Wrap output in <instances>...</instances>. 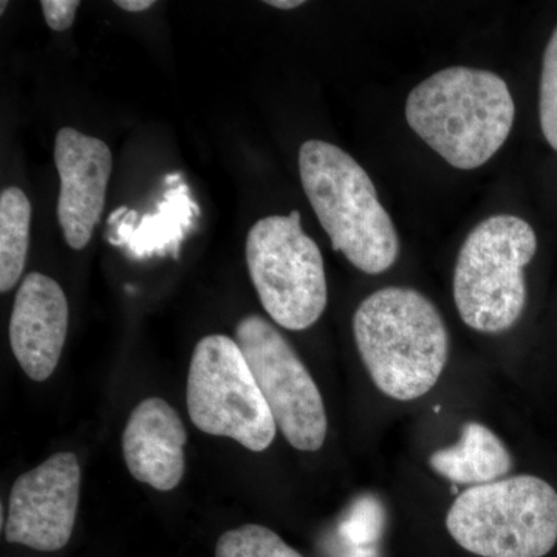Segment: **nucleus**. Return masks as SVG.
I'll use <instances>...</instances> for the list:
<instances>
[{"label":"nucleus","instance_id":"16","mask_svg":"<svg viewBox=\"0 0 557 557\" xmlns=\"http://www.w3.org/2000/svg\"><path fill=\"white\" fill-rule=\"evenodd\" d=\"M215 557H304L273 530L244 525L226 531L215 545Z\"/></svg>","mask_w":557,"mask_h":557},{"label":"nucleus","instance_id":"5","mask_svg":"<svg viewBox=\"0 0 557 557\" xmlns=\"http://www.w3.org/2000/svg\"><path fill=\"white\" fill-rule=\"evenodd\" d=\"M446 528L475 556L544 557L557 544V493L534 475L472 486L449 508Z\"/></svg>","mask_w":557,"mask_h":557},{"label":"nucleus","instance_id":"7","mask_svg":"<svg viewBox=\"0 0 557 557\" xmlns=\"http://www.w3.org/2000/svg\"><path fill=\"white\" fill-rule=\"evenodd\" d=\"M186 401L190 421L205 434L233 438L252 453L276 438L273 413L239 344L228 336H205L194 348Z\"/></svg>","mask_w":557,"mask_h":557},{"label":"nucleus","instance_id":"6","mask_svg":"<svg viewBox=\"0 0 557 557\" xmlns=\"http://www.w3.org/2000/svg\"><path fill=\"white\" fill-rule=\"evenodd\" d=\"M245 255L260 302L277 325L300 332L317 324L327 307V277L299 211L260 219L249 230Z\"/></svg>","mask_w":557,"mask_h":557},{"label":"nucleus","instance_id":"13","mask_svg":"<svg viewBox=\"0 0 557 557\" xmlns=\"http://www.w3.org/2000/svg\"><path fill=\"white\" fill-rule=\"evenodd\" d=\"M429 467L456 485L482 486L497 482L511 471V454L500 438L478 421L461 429V437L449 448L435 450Z\"/></svg>","mask_w":557,"mask_h":557},{"label":"nucleus","instance_id":"22","mask_svg":"<svg viewBox=\"0 0 557 557\" xmlns=\"http://www.w3.org/2000/svg\"><path fill=\"white\" fill-rule=\"evenodd\" d=\"M182 178V172H174V174H170L164 177V183H166L168 186H175V188H177V186L183 183Z\"/></svg>","mask_w":557,"mask_h":557},{"label":"nucleus","instance_id":"10","mask_svg":"<svg viewBox=\"0 0 557 557\" xmlns=\"http://www.w3.org/2000/svg\"><path fill=\"white\" fill-rule=\"evenodd\" d=\"M54 163L61 180L58 222L69 247L81 251L104 211L112 152L102 139L62 127L54 139Z\"/></svg>","mask_w":557,"mask_h":557},{"label":"nucleus","instance_id":"21","mask_svg":"<svg viewBox=\"0 0 557 557\" xmlns=\"http://www.w3.org/2000/svg\"><path fill=\"white\" fill-rule=\"evenodd\" d=\"M131 209L127 207H121L119 209H115V211L112 212V214L109 215L108 223L110 226H116L123 220L126 218L127 212H129Z\"/></svg>","mask_w":557,"mask_h":557},{"label":"nucleus","instance_id":"8","mask_svg":"<svg viewBox=\"0 0 557 557\" xmlns=\"http://www.w3.org/2000/svg\"><path fill=\"white\" fill-rule=\"evenodd\" d=\"M236 343L285 440L306 453L321 449L329 429L324 399L287 339L251 314L237 324Z\"/></svg>","mask_w":557,"mask_h":557},{"label":"nucleus","instance_id":"23","mask_svg":"<svg viewBox=\"0 0 557 557\" xmlns=\"http://www.w3.org/2000/svg\"><path fill=\"white\" fill-rule=\"evenodd\" d=\"M5 7H9V2H2L0 3V13L3 14V11H5Z\"/></svg>","mask_w":557,"mask_h":557},{"label":"nucleus","instance_id":"3","mask_svg":"<svg viewBox=\"0 0 557 557\" xmlns=\"http://www.w3.org/2000/svg\"><path fill=\"white\" fill-rule=\"evenodd\" d=\"M299 172L333 249L362 273L392 269L399 252L398 234L358 161L332 143L309 139L300 146Z\"/></svg>","mask_w":557,"mask_h":557},{"label":"nucleus","instance_id":"12","mask_svg":"<svg viewBox=\"0 0 557 557\" xmlns=\"http://www.w3.org/2000/svg\"><path fill=\"white\" fill-rule=\"evenodd\" d=\"M185 424L164 399H143L123 434V456L134 479L157 491H172L185 475Z\"/></svg>","mask_w":557,"mask_h":557},{"label":"nucleus","instance_id":"4","mask_svg":"<svg viewBox=\"0 0 557 557\" xmlns=\"http://www.w3.org/2000/svg\"><path fill=\"white\" fill-rule=\"evenodd\" d=\"M536 251V233L516 215H493L469 233L454 270V300L468 327L497 335L518 324L527 306L523 270Z\"/></svg>","mask_w":557,"mask_h":557},{"label":"nucleus","instance_id":"18","mask_svg":"<svg viewBox=\"0 0 557 557\" xmlns=\"http://www.w3.org/2000/svg\"><path fill=\"white\" fill-rule=\"evenodd\" d=\"M47 25L54 32H65L75 22L78 0H44L40 2Z\"/></svg>","mask_w":557,"mask_h":557},{"label":"nucleus","instance_id":"11","mask_svg":"<svg viewBox=\"0 0 557 557\" xmlns=\"http://www.w3.org/2000/svg\"><path fill=\"white\" fill-rule=\"evenodd\" d=\"M67 332L69 302L64 289L46 274H27L11 311L10 346L28 379L46 381L53 375Z\"/></svg>","mask_w":557,"mask_h":557},{"label":"nucleus","instance_id":"2","mask_svg":"<svg viewBox=\"0 0 557 557\" xmlns=\"http://www.w3.org/2000/svg\"><path fill=\"white\" fill-rule=\"evenodd\" d=\"M515 115L507 83L480 69L440 70L406 101L409 126L457 170H475L493 159L507 141Z\"/></svg>","mask_w":557,"mask_h":557},{"label":"nucleus","instance_id":"20","mask_svg":"<svg viewBox=\"0 0 557 557\" xmlns=\"http://www.w3.org/2000/svg\"><path fill=\"white\" fill-rule=\"evenodd\" d=\"M265 3L278 10H293L302 7L306 2H302V0H269V2Z\"/></svg>","mask_w":557,"mask_h":557},{"label":"nucleus","instance_id":"15","mask_svg":"<svg viewBox=\"0 0 557 557\" xmlns=\"http://www.w3.org/2000/svg\"><path fill=\"white\" fill-rule=\"evenodd\" d=\"M32 203L24 190L11 186L0 194V292L16 287L30 245Z\"/></svg>","mask_w":557,"mask_h":557},{"label":"nucleus","instance_id":"1","mask_svg":"<svg viewBox=\"0 0 557 557\" xmlns=\"http://www.w3.org/2000/svg\"><path fill=\"white\" fill-rule=\"evenodd\" d=\"M359 355L380 392L412 401L438 383L449 355V335L437 307L420 292L387 287L355 311Z\"/></svg>","mask_w":557,"mask_h":557},{"label":"nucleus","instance_id":"14","mask_svg":"<svg viewBox=\"0 0 557 557\" xmlns=\"http://www.w3.org/2000/svg\"><path fill=\"white\" fill-rule=\"evenodd\" d=\"M193 211L199 214L200 209L190 199L188 185L182 183L164 194L156 214L139 219L138 212L131 209L115 226V236H109V242L115 247L127 245L137 258L166 249H172V255L177 258L183 234L193 225Z\"/></svg>","mask_w":557,"mask_h":557},{"label":"nucleus","instance_id":"19","mask_svg":"<svg viewBox=\"0 0 557 557\" xmlns=\"http://www.w3.org/2000/svg\"><path fill=\"white\" fill-rule=\"evenodd\" d=\"M115 5L121 10L129 11V13H141V11L152 9L156 2L152 0H119Z\"/></svg>","mask_w":557,"mask_h":557},{"label":"nucleus","instance_id":"17","mask_svg":"<svg viewBox=\"0 0 557 557\" xmlns=\"http://www.w3.org/2000/svg\"><path fill=\"white\" fill-rule=\"evenodd\" d=\"M539 119L545 139L557 152V27L548 40L542 61Z\"/></svg>","mask_w":557,"mask_h":557},{"label":"nucleus","instance_id":"9","mask_svg":"<svg viewBox=\"0 0 557 557\" xmlns=\"http://www.w3.org/2000/svg\"><path fill=\"white\" fill-rule=\"evenodd\" d=\"M81 468L72 453H58L14 482L5 539L36 552H60L78 515Z\"/></svg>","mask_w":557,"mask_h":557}]
</instances>
